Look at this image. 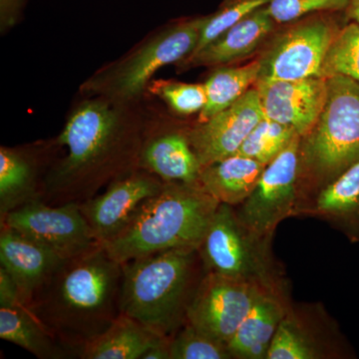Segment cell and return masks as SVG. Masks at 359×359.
Listing matches in <instances>:
<instances>
[{
	"instance_id": "6da1fadb",
	"label": "cell",
	"mask_w": 359,
	"mask_h": 359,
	"mask_svg": "<svg viewBox=\"0 0 359 359\" xmlns=\"http://www.w3.org/2000/svg\"><path fill=\"white\" fill-rule=\"evenodd\" d=\"M132 106L100 97L77 105L56 140L67 153L49 168L42 201L81 204L139 169L146 127Z\"/></svg>"
},
{
	"instance_id": "7a4b0ae2",
	"label": "cell",
	"mask_w": 359,
	"mask_h": 359,
	"mask_svg": "<svg viewBox=\"0 0 359 359\" xmlns=\"http://www.w3.org/2000/svg\"><path fill=\"white\" fill-rule=\"evenodd\" d=\"M123 269L98 244L66 259L26 308L78 358L121 314Z\"/></svg>"
},
{
	"instance_id": "3957f363",
	"label": "cell",
	"mask_w": 359,
	"mask_h": 359,
	"mask_svg": "<svg viewBox=\"0 0 359 359\" xmlns=\"http://www.w3.org/2000/svg\"><path fill=\"white\" fill-rule=\"evenodd\" d=\"M120 311L156 334L172 339L205 271L198 249L157 252L122 264Z\"/></svg>"
},
{
	"instance_id": "277c9868",
	"label": "cell",
	"mask_w": 359,
	"mask_h": 359,
	"mask_svg": "<svg viewBox=\"0 0 359 359\" xmlns=\"http://www.w3.org/2000/svg\"><path fill=\"white\" fill-rule=\"evenodd\" d=\"M219 204L200 184L165 183L102 245L120 264L170 250L198 249Z\"/></svg>"
},
{
	"instance_id": "5b68a950",
	"label": "cell",
	"mask_w": 359,
	"mask_h": 359,
	"mask_svg": "<svg viewBox=\"0 0 359 359\" xmlns=\"http://www.w3.org/2000/svg\"><path fill=\"white\" fill-rule=\"evenodd\" d=\"M327 84L323 110L302 137L299 216L314 194L359 160V83L335 76L327 78Z\"/></svg>"
},
{
	"instance_id": "8992f818",
	"label": "cell",
	"mask_w": 359,
	"mask_h": 359,
	"mask_svg": "<svg viewBox=\"0 0 359 359\" xmlns=\"http://www.w3.org/2000/svg\"><path fill=\"white\" fill-rule=\"evenodd\" d=\"M205 16L181 20L149 36L124 57L84 82L82 91L118 104H133L148 90L156 73L190 56L199 41Z\"/></svg>"
},
{
	"instance_id": "52a82bcc",
	"label": "cell",
	"mask_w": 359,
	"mask_h": 359,
	"mask_svg": "<svg viewBox=\"0 0 359 359\" xmlns=\"http://www.w3.org/2000/svg\"><path fill=\"white\" fill-rule=\"evenodd\" d=\"M271 238L257 235L219 204L198 250L205 273L240 278L266 290H287L285 269L271 250Z\"/></svg>"
},
{
	"instance_id": "ba28073f",
	"label": "cell",
	"mask_w": 359,
	"mask_h": 359,
	"mask_svg": "<svg viewBox=\"0 0 359 359\" xmlns=\"http://www.w3.org/2000/svg\"><path fill=\"white\" fill-rule=\"evenodd\" d=\"M334 13L311 14L278 33L257 59V81L320 77L328 47L341 28Z\"/></svg>"
},
{
	"instance_id": "9c48e42d",
	"label": "cell",
	"mask_w": 359,
	"mask_h": 359,
	"mask_svg": "<svg viewBox=\"0 0 359 359\" xmlns=\"http://www.w3.org/2000/svg\"><path fill=\"white\" fill-rule=\"evenodd\" d=\"M297 136L275 160L264 168L252 194L238 207V219L261 237L273 240L278 224L299 216V148Z\"/></svg>"
},
{
	"instance_id": "30bf717a",
	"label": "cell",
	"mask_w": 359,
	"mask_h": 359,
	"mask_svg": "<svg viewBox=\"0 0 359 359\" xmlns=\"http://www.w3.org/2000/svg\"><path fill=\"white\" fill-rule=\"evenodd\" d=\"M353 347L320 304L290 302L269 347L268 359H351Z\"/></svg>"
},
{
	"instance_id": "8fae6325",
	"label": "cell",
	"mask_w": 359,
	"mask_h": 359,
	"mask_svg": "<svg viewBox=\"0 0 359 359\" xmlns=\"http://www.w3.org/2000/svg\"><path fill=\"white\" fill-rule=\"evenodd\" d=\"M0 226L32 238L65 259L83 254L99 244L81 205L76 202L50 205L42 200L32 201L0 219Z\"/></svg>"
},
{
	"instance_id": "7c38bea8",
	"label": "cell",
	"mask_w": 359,
	"mask_h": 359,
	"mask_svg": "<svg viewBox=\"0 0 359 359\" xmlns=\"http://www.w3.org/2000/svg\"><path fill=\"white\" fill-rule=\"evenodd\" d=\"M264 290L240 278L205 273L188 309L186 323L228 344Z\"/></svg>"
},
{
	"instance_id": "4fadbf2b",
	"label": "cell",
	"mask_w": 359,
	"mask_h": 359,
	"mask_svg": "<svg viewBox=\"0 0 359 359\" xmlns=\"http://www.w3.org/2000/svg\"><path fill=\"white\" fill-rule=\"evenodd\" d=\"M165 182L143 169L116 180L102 193L81 203V211L99 244L115 237Z\"/></svg>"
},
{
	"instance_id": "5bb4252c",
	"label": "cell",
	"mask_w": 359,
	"mask_h": 359,
	"mask_svg": "<svg viewBox=\"0 0 359 359\" xmlns=\"http://www.w3.org/2000/svg\"><path fill=\"white\" fill-rule=\"evenodd\" d=\"M264 117L259 93L252 87L230 107L189 129L191 145L201 166L237 154L252 130Z\"/></svg>"
},
{
	"instance_id": "9a60e30c",
	"label": "cell",
	"mask_w": 359,
	"mask_h": 359,
	"mask_svg": "<svg viewBox=\"0 0 359 359\" xmlns=\"http://www.w3.org/2000/svg\"><path fill=\"white\" fill-rule=\"evenodd\" d=\"M254 87L264 117L292 127L301 137L316 124L327 90V79L321 77L257 81Z\"/></svg>"
},
{
	"instance_id": "2e32d148",
	"label": "cell",
	"mask_w": 359,
	"mask_h": 359,
	"mask_svg": "<svg viewBox=\"0 0 359 359\" xmlns=\"http://www.w3.org/2000/svg\"><path fill=\"white\" fill-rule=\"evenodd\" d=\"M65 257L7 226L0 231V264L18 285L23 306L65 264Z\"/></svg>"
},
{
	"instance_id": "e0dca14e",
	"label": "cell",
	"mask_w": 359,
	"mask_h": 359,
	"mask_svg": "<svg viewBox=\"0 0 359 359\" xmlns=\"http://www.w3.org/2000/svg\"><path fill=\"white\" fill-rule=\"evenodd\" d=\"M51 145L0 148V219L21 205L42 200Z\"/></svg>"
},
{
	"instance_id": "ac0fdd59",
	"label": "cell",
	"mask_w": 359,
	"mask_h": 359,
	"mask_svg": "<svg viewBox=\"0 0 359 359\" xmlns=\"http://www.w3.org/2000/svg\"><path fill=\"white\" fill-rule=\"evenodd\" d=\"M139 169L150 172L165 183L200 184L202 166L191 145L189 129H146Z\"/></svg>"
},
{
	"instance_id": "d6986e66",
	"label": "cell",
	"mask_w": 359,
	"mask_h": 359,
	"mask_svg": "<svg viewBox=\"0 0 359 359\" xmlns=\"http://www.w3.org/2000/svg\"><path fill=\"white\" fill-rule=\"evenodd\" d=\"M276 25H278L269 15L266 6L257 8L202 50L180 61L177 66L189 69L237 62L255 53L276 32Z\"/></svg>"
},
{
	"instance_id": "ffe728a7",
	"label": "cell",
	"mask_w": 359,
	"mask_h": 359,
	"mask_svg": "<svg viewBox=\"0 0 359 359\" xmlns=\"http://www.w3.org/2000/svg\"><path fill=\"white\" fill-rule=\"evenodd\" d=\"M290 290H264L228 344L233 359H268L276 330L289 309Z\"/></svg>"
},
{
	"instance_id": "44dd1931",
	"label": "cell",
	"mask_w": 359,
	"mask_h": 359,
	"mask_svg": "<svg viewBox=\"0 0 359 359\" xmlns=\"http://www.w3.org/2000/svg\"><path fill=\"white\" fill-rule=\"evenodd\" d=\"M299 216L327 222L349 242L359 244V160L314 194Z\"/></svg>"
},
{
	"instance_id": "7402d4cb",
	"label": "cell",
	"mask_w": 359,
	"mask_h": 359,
	"mask_svg": "<svg viewBox=\"0 0 359 359\" xmlns=\"http://www.w3.org/2000/svg\"><path fill=\"white\" fill-rule=\"evenodd\" d=\"M266 165L235 154L203 167L200 185L221 204L238 207L252 194Z\"/></svg>"
},
{
	"instance_id": "603a6c76",
	"label": "cell",
	"mask_w": 359,
	"mask_h": 359,
	"mask_svg": "<svg viewBox=\"0 0 359 359\" xmlns=\"http://www.w3.org/2000/svg\"><path fill=\"white\" fill-rule=\"evenodd\" d=\"M162 337L138 321L120 314L106 332L82 347L81 359H142Z\"/></svg>"
},
{
	"instance_id": "cb8c5ba5",
	"label": "cell",
	"mask_w": 359,
	"mask_h": 359,
	"mask_svg": "<svg viewBox=\"0 0 359 359\" xmlns=\"http://www.w3.org/2000/svg\"><path fill=\"white\" fill-rule=\"evenodd\" d=\"M0 339L40 359L75 358L25 306L0 308Z\"/></svg>"
},
{
	"instance_id": "d4e9b609",
	"label": "cell",
	"mask_w": 359,
	"mask_h": 359,
	"mask_svg": "<svg viewBox=\"0 0 359 359\" xmlns=\"http://www.w3.org/2000/svg\"><path fill=\"white\" fill-rule=\"evenodd\" d=\"M259 74V60L240 67H219L205 80L207 103L201 111L198 123L209 120L237 102L255 86Z\"/></svg>"
},
{
	"instance_id": "484cf974",
	"label": "cell",
	"mask_w": 359,
	"mask_h": 359,
	"mask_svg": "<svg viewBox=\"0 0 359 359\" xmlns=\"http://www.w3.org/2000/svg\"><path fill=\"white\" fill-rule=\"evenodd\" d=\"M294 128L264 117L247 137L237 154L269 165L276 159L295 137Z\"/></svg>"
},
{
	"instance_id": "4316f807",
	"label": "cell",
	"mask_w": 359,
	"mask_h": 359,
	"mask_svg": "<svg viewBox=\"0 0 359 359\" xmlns=\"http://www.w3.org/2000/svg\"><path fill=\"white\" fill-rule=\"evenodd\" d=\"M335 76L349 78L359 83V25L353 21L340 28L323 59L320 77Z\"/></svg>"
},
{
	"instance_id": "83f0119b",
	"label": "cell",
	"mask_w": 359,
	"mask_h": 359,
	"mask_svg": "<svg viewBox=\"0 0 359 359\" xmlns=\"http://www.w3.org/2000/svg\"><path fill=\"white\" fill-rule=\"evenodd\" d=\"M171 359H233L228 344L186 323L170 339Z\"/></svg>"
},
{
	"instance_id": "f1b7e54d",
	"label": "cell",
	"mask_w": 359,
	"mask_h": 359,
	"mask_svg": "<svg viewBox=\"0 0 359 359\" xmlns=\"http://www.w3.org/2000/svg\"><path fill=\"white\" fill-rule=\"evenodd\" d=\"M269 2V0H223L216 13L205 16L199 41L191 55L202 50L238 21L244 20L257 8L266 6Z\"/></svg>"
},
{
	"instance_id": "f546056e",
	"label": "cell",
	"mask_w": 359,
	"mask_h": 359,
	"mask_svg": "<svg viewBox=\"0 0 359 359\" xmlns=\"http://www.w3.org/2000/svg\"><path fill=\"white\" fill-rule=\"evenodd\" d=\"M148 90L162 99L179 115L200 114L207 103L204 83L189 84L172 80H154L149 84Z\"/></svg>"
},
{
	"instance_id": "4dcf8cb0",
	"label": "cell",
	"mask_w": 359,
	"mask_h": 359,
	"mask_svg": "<svg viewBox=\"0 0 359 359\" xmlns=\"http://www.w3.org/2000/svg\"><path fill=\"white\" fill-rule=\"evenodd\" d=\"M349 0H269V15L276 25H287L311 14L346 11Z\"/></svg>"
},
{
	"instance_id": "1f68e13d",
	"label": "cell",
	"mask_w": 359,
	"mask_h": 359,
	"mask_svg": "<svg viewBox=\"0 0 359 359\" xmlns=\"http://www.w3.org/2000/svg\"><path fill=\"white\" fill-rule=\"evenodd\" d=\"M22 306L20 290L13 276L0 266V308L9 309Z\"/></svg>"
},
{
	"instance_id": "d6a6232c",
	"label": "cell",
	"mask_w": 359,
	"mask_h": 359,
	"mask_svg": "<svg viewBox=\"0 0 359 359\" xmlns=\"http://www.w3.org/2000/svg\"><path fill=\"white\" fill-rule=\"evenodd\" d=\"M25 0H0V21L2 29L11 27L20 20Z\"/></svg>"
},
{
	"instance_id": "836d02e7",
	"label": "cell",
	"mask_w": 359,
	"mask_h": 359,
	"mask_svg": "<svg viewBox=\"0 0 359 359\" xmlns=\"http://www.w3.org/2000/svg\"><path fill=\"white\" fill-rule=\"evenodd\" d=\"M170 339L162 337L156 341L150 348L144 353L142 359H171L170 358Z\"/></svg>"
},
{
	"instance_id": "e575fe53",
	"label": "cell",
	"mask_w": 359,
	"mask_h": 359,
	"mask_svg": "<svg viewBox=\"0 0 359 359\" xmlns=\"http://www.w3.org/2000/svg\"><path fill=\"white\" fill-rule=\"evenodd\" d=\"M347 18L359 25V0H349L346 11Z\"/></svg>"
}]
</instances>
